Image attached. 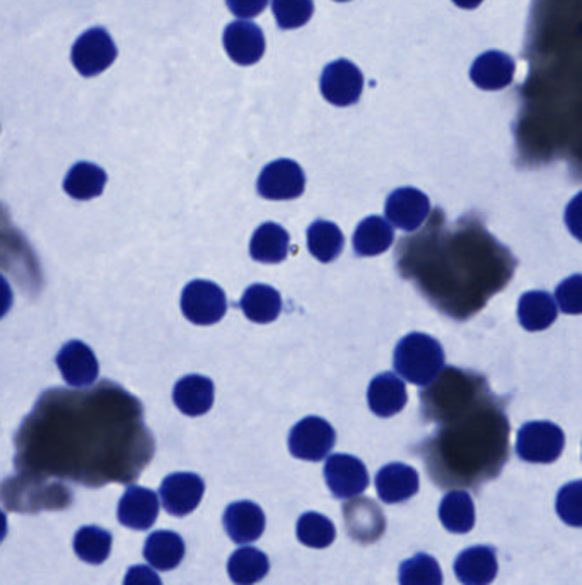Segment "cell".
<instances>
[{
  "mask_svg": "<svg viewBox=\"0 0 582 585\" xmlns=\"http://www.w3.org/2000/svg\"><path fill=\"white\" fill-rule=\"evenodd\" d=\"M395 370L405 381L412 384L426 385L432 384L444 368V351L439 344L438 339L423 335V332H412L405 336L396 344Z\"/></svg>",
  "mask_w": 582,
  "mask_h": 585,
  "instance_id": "cell-1",
  "label": "cell"
},
{
  "mask_svg": "<svg viewBox=\"0 0 582 585\" xmlns=\"http://www.w3.org/2000/svg\"><path fill=\"white\" fill-rule=\"evenodd\" d=\"M566 436L550 421H532L518 432L516 452L521 459L533 464H550L559 459Z\"/></svg>",
  "mask_w": 582,
  "mask_h": 585,
  "instance_id": "cell-2",
  "label": "cell"
},
{
  "mask_svg": "<svg viewBox=\"0 0 582 585\" xmlns=\"http://www.w3.org/2000/svg\"><path fill=\"white\" fill-rule=\"evenodd\" d=\"M181 311L185 317L197 326H212L219 323L227 311L223 288L207 279H195L183 290Z\"/></svg>",
  "mask_w": 582,
  "mask_h": 585,
  "instance_id": "cell-3",
  "label": "cell"
},
{
  "mask_svg": "<svg viewBox=\"0 0 582 585\" xmlns=\"http://www.w3.org/2000/svg\"><path fill=\"white\" fill-rule=\"evenodd\" d=\"M117 45L105 28H91L72 47V63L84 78L102 74L117 59Z\"/></svg>",
  "mask_w": 582,
  "mask_h": 585,
  "instance_id": "cell-4",
  "label": "cell"
},
{
  "mask_svg": "<svg viewBox=\"0 0 582 585\" xmlns=\"http://www.w3.org/2000/svg\"><path fill=\"white\" fill-rule=\"evenodd\" d=\"M335 430L323 418L308 417L290 430L289 451L302 460H323L335 445Z\"/></svg>",
  "mask_w": 582,
  "mask_h": 585,
  "instance_id": "cell-5",
  "label": "cell"
},
{
  "mask_svg": "<svg viewBox=\"0 0 582 585\" xmlns=\"http://www.w3.org/2000/svg\"><path fill=\"white\" fill-rule=\"evenodd\" d=\"M320 87L326 102L335 106H351L363 95L364 75L351 60H335L324 68Z\"/></svg>",
  "mask_w": 582,
  "mask_h": 585,
  "instance_id": "cell-6",
  "label": "cell"
},
{
  "mask_svg": "<svg viewBox=\"0 0 582 585\" xmlns=\"http://www.w3.org/2000/svg\"><path fill=\"white\" fill-rule=\"evenodd\" d=\"M306 177L301 166L293 160H277L262 169L259 194L270 201H290L305 192Z\"/></svg>",
  "mask_w": 582,
  "mask_h": 585,
  "instance_id": "cell-7",
  "label": "cell"
},
{
  "mask_svg": "<svg viewBox=\"0 0 582 585\" xmlns=\"http://www.w3.org/2000/svg\"><path fill=\"white\" fill-rule=\"evenodd\" d=\"M324 480L336 499H354L369 484L368 469L363 460L347 454L330 456L324 464Z\"/></svg>",
  "mask_w": 582,
  "mask_h": 585,
  "instance_id": "cell-8",
  "label": "cell"
},
{
  "mask_svg": "<svg viewBox=\"0 0 582 585\" xmlns=\"http://www.w3.org/2000/svg\"><path fill=\"white\" fill-rule=\"evenodd\" d=\"M429 211V197L414 187H402L391 192L384 208L388 221L403 232H415L427 220Z\"/></svg>",
  "mask_w": 582,
  "mask_h": 585,
  "instance_id": "cell-9",
  "label": "cell"
},
{
  "mask_svg": "<svg viewBox=\"0 0 582 585\" xmlns=\"http://www.w3.org/2000/svg\"><path fill=\"white\" fill-rule=\"evenodd\" d=\"M204 491L205 484L200 476L193 472H176L163 481L159 493L166 511L176 517H183L195 511Z\"/></svg>",
  "mask_w": 582,
  "mask_h": 585,
  "instance_id": "cell-10",
  "label": "cell"
},
{
  "mask_svg": "<svg viewBox=\"0 0 582 585\" xmlns=\"http://www.w3.org/2000/svg\"><path fill=\"white\" fill-rule=\"evenodd\" d=\"M56 362L63 381L72 387H90L98 378V360L84 342L71 341L63 344Z\"/></svg>",
  "mask_w": 582,
  "mask_h": 585,
  "instance_id": "cell-11",
  "label": "cell"
},
{
  "mask_svg": "<svg viewBox=\"0 0 582 585\" xmlns=\"http://www.w3.org/2000/svg\"><path fill=\"white\" fill-rule=\"evenodd\" d=\"M224 48L239 66H253L265 54V36L250 21H235L224 30Z\"/></svg>",
  "mask_w": 582,
  "mask_h": 585,
  "instance_id": "cell-12",
  "label": "cell"
},
{
  "mask_svg": "<svg viewBox=\"0 0 582 585\" xmlns=\"http://www.w3.org/2000/svg\"><path fill=\"white\" fill-rule=\"evenodd\" d=\"M159 514V500L153 490L129 487L120 499L118 518L130 529H151Z\"/></svg>",
  "mask_w": 582,
  "mask_h": 585,
  "instance_id": "cell-13",
  "label": "cell"
},
{
  "mask_svg": "<svg viewBox=\"0 0 582 585\" xmlns=\"http://www.w3.org/2000/svg\"><path fill=\"white\" fill-rule=\"evenodd\" d=\"M224 527L233 541L248 545L257 541L265 530V514L253 502H236L224 514Z\"/></svg>",
  "mask_w": 582,
  "mask_h": 585,
  "instance_id": "cell-14",
  "label": "cell"
},
{
  "mask_svg": "<svg viewBox=\"0 0 582 585\" xmlns=\"http://www.w3.org/2000/svg\"><path fill=\"white\" fill-rule=\"evenodd\" d=\"M407 401V387L399 375L387 372L372 378L369 384L368 402L376 417H395L405 408Z\"/></svg>",
  "mask_w": 582,
  "mask_h": 585,
  "instance_id": "cell-15",
  "label": "cell"
},
{
  "mask_svg": "<svg viewBox=\"0 0 582 585\" xmlns=\"http://www.w3.org/2000/svg\"><path fill=\"white\" fill-rule=\"evenodd\" d=\"M497 570V554L490 547L468 548L454 562V574L463 585L492 584Z\"/></svg>",
  "mask_w": 582,
  "mask_h": 585,
  "instance_id": "cell-16",
  "label": "cell"
},
{
  "mask_svg": "<svg viewBox=\"0 0 582 585\" xmlns=\"http://www.w3.org/2000/svg\"><path fill=\"white\" fill-rule=\"evenodd\" d=\"M514 60L502 51L490 50L482 54L473 62L470 78L480 90H504L514 78Z\"/></svg>",
  "mask_w": 582,
  "mask_h": 585,
  "instance_id": "cell-17",
  "label": "cell"
},
{
  "mask_svg": "<svg viewBox=\"0 0 582 585\" xmlns=\"http://www.w3.org/2000/svg\"><path fill=\"white\" fill-rule=\"evenodd\" d=\"M214 393L211 378L204 375H187L175 385L173 401L187 417H202L211 411Z\"/></svg>",
  "mask_w": 582,
  "mask_h": 585,
  "instance_id": "cell-18",
  "label": "cell"
},
{
  "mask_svg": "<svg viewBox=\"0 0 582 585\" xmlns=\"http://www.w3.org/2000/svg\"><path fill=\"white\" fill-rule=\"evenodd\" d=\"M418 475L407 464L384 466L376 476V490L384 503H400L412 499L418 491Z\"/></svg>",
  "mask_w": 582,
  "mask_h": 585,
  "instance_id": "cell-19",
  "label": "cell"
},
{
  "mask_svg": "<svg viewBox=\"0 0 582 585\" xmlns=\"http://www.w3.org/2000/svg\"><path fill=\"white\" fill-rule=\"evenodd\" d=\"M345 518H347L352 538L357 541H376L379 536L383 535L384 527H387L383 512L379 511L378 505L368 499L347 503Z\"/></svg>",
  "mask_w": 582,
  "mask_h": 585,
  "instance_id": "cell-20",
  "label": "cell"
},
{
  "mask_svg": "<svg viewBox=\"0 0 582 585\" xmlns=\"http://www.w3.org/2000/svg\"><path fill=\"white\" fill-rule=\"evenodd\" d=\"M289 233L277 223L260 224L251 236L250 254L257 262L278 264L289 254Z\"/></svg>",
  "mask_w": 582,
  "mask_h": 585,
  "instance_id": "cell-21",
  "label": "cell"
},
{
  "mask_svg": "<svg viewBox=\"0 0 582 585\" xmlns=\"http://www.w3.org/2000/svg\"><path fill=\"white\" fill-rule=\"evenodd\" d=\"M395 241V232L390 221L379 217H369L360 221L354 233V250L359 257H375L383 254Z\"/></svg>",
  "mask_w": 582,
  "mask_h": 585,
  "instance_id": "cell-22",
  "label": "cell"
},
{
  "mask_svg": "<svg viewBox=\"0 0 582 585\" xmlns=\"http://www.w3.org/2000/svg\"><path fill=\"white\" fill-rule=\"evenodd\" d=\"M144 557L154 569L168 570L180 565L185 557V542L173 530H156L145 541Z\"/></svg>",
  "mask_w": 582,
  "mask_h": 585,
  "instance_id": "cell-23",
  "label": "cell"
},
{
  "mask_svg": "<svg viewBox=\"0 0 582 585\" xmlns=\"http://www.w3.org/2000/svg\"><path fill=\"white\" fill-rule=\"evenodd\" d=\"M557 303L545 291H527L521 296L518 317L521 326L530 332L548 329L557 320Z\"/></svg>",
  "mask_w": 582,
  "mask_h": 585,
  "instance_id": "cell-24",
  "label": "cell"
},
{
  "mask_svg": "<svg viewBox=\"0 0 582 585\" xmlns=\"http://www.w3.org/2000/svg\"><path fill=\"white\" fill-rule=\"evenodd\" d=\"M239 307L251 323L270 324L281 315L282 299L274 288L266 286V284H253L245 291Z\"/></svg>",
  "mask_w": 582,
  "mask_h": 585,
  "instance_id": "cell-25",
  "label": "cell"
},
{
  "mask_svg": "<svg viewBox=\"0 0 582 585\" xmlns=\"http://www.w3.org/2000/svg\"><path fill=\"white\" fill-rule=\"evenodd\" d=\"M442 526L454 535H466L475 526V505L466 491H450L439 505Z\"/></svg>",
  "mask_w": 582,
  "mask_h": 585,
  "instance_id": "cell-26",
  "label": "cell"
},
{
  "mask_svg": "<svg viewBox=\"0 0 582 585\" xmlns=\"http://www.w3.org/2000/svg\"><path fill=\"white\" fill-rule=\"evenodd\" d=\"M106 172L93 163H78L67 173L63 180V190L78 201H90L94 197L102 196L105 189Z\"/></svg>",
  "mask_w": 582,
  "mask_h": 585,
  "instance_id": "cell-27",
  "label": "cell"
},
{
  "mask_svg": "<svg viewBox=\"0 0 582 585\" xmlns=\"http://www.w3.org/2000/svg\"><path fill=\"white\" fill-rule=\"evenodd\" d=\"M270 563L265 553L254 548H239L227 563L229 577L236 585H253L269 574Z\"/></svg>",
  "mask_w": 582,
  "mask_h": 585,
  "instance_id": "cell-28",
  "label": "cell"
},
{
  "mask_svg": "<svg viewBox=\"0 0 582 585\" xmlns=\"http://www.w3.org/2000/svg\"><path fill=\"white\" fill-rule=\"evenodd\" d=\"M308 248L320 262H332L344 250V233L332 221H314L308 229Z\"/></svg>",
  "mask_w": 582,
  "mask_h": 585,
  "instance_id": "cell-29",
  "label": "cell"
},
{
  "mask_svg": "<svg viewBox=\"0 0 582 585\" xmlns=\"http://www.w3.org/2000/svg\"><path fill=\"white\" fill-rule=\"evenodd\" d=\"M111 538L108 530L102 527L87 526L78 530L74 539V550L78 557L84 562L99 565L105 562L106 558L111 553Z\"/></svg>",
  "mask_w": 582,
  "mask_h": 585,
  "instance_id": "cell-30",
  "label": "cell"
},
{
  "mask_svg": "<svg viewBox=\"0 0 582 585\" xmlns=\"http://www.w3.org/2000/svg\"><path fill=\"white\" fill-rule=\"evenodd\" d=\"M297 539L309 548H326L335 541L332 520L317 512H308L297 520Z\"/></svg>",
  "mask_w": 582,
  "mask_h": 585,
  "instance_id": "cell-31",
  "label": "cell"
},
{
  "mask_svg": "<svg viewBox=\"0 0 582 585\" xmlns=\"http://www.w3.org/2000/svg\"><path fill=\"white\" fill-rule=\"evenodd\" d=\"M400 585H442L441 566L430 554H415L400 566Z\"/></svg>",
  "mask_w": 582,
  "mask_h": 585,
  "instance_id": "cell-32",
  "label": "cell"
},
{
  "mask_svg": "<svg viewBox=\"0 0 582 585\" xmlns=\"http://www.w3.org/2000/svg\"><path fill=\"white\" fill-rule=\"evenodd\" d=\"M275 20L282 30L301 28L313 17V0H274L272 2Z\"/></svg>",
  "mask_w": 582,
  "mask_h": 585,
  "instance_id": "cell-33",
  "label": "cell"
},
{
  "mask_svg": "<svg viewBox=\"0 0 582 585\" xmlns=\"http://www.w3.org/2000/svg\"><path fill=\"white\" fill-rule=\"evenodd\" d=\"M555 508L567 526L582 527V480L560 488Z\"/></svg>",
  "mask_w": 582,
  "mask_h": 585,
  "instance_id": "cell-34",
  "label": "cell"
},
{
  "mask_svg": "<svg viewBox=\"0 0 582 585\" xmlns=\"http://www.w3.org/2000/svg\"><path fill=\"white\" fill-rule=\"evenodd\" d=\"M555 299L563 314H582V274L571 276L557 286Z\"/></svg>",
  "mask_w": 582,
  "mask_h": 585,
  "instance_id": "cell-35",
  "label": "cell"
},
{
  "mask_svg": "<svg viewBox=\"0 0 582 585\" xmlns=\"http://www.w3.org/2000/svg\"><path fill=\"white\" fill-rule=\"evenodd\" d=\"M227 8L241 20L259 16L265 11L269 0H226Z\"/></svg>",
  "mask_w": 582,
  "mask_h": 585,
  "instance_id": "cell-36",
  "label": "cell"
},
{
  "mask_svg": "<svg viewBox=\"0 0 582 585\" xmlns=\"http://www.w3.org/2000/svg\"><path fill=\"white\" fill-rule=\"evenodd\" d=\"M566 224L574 238L582 242V192L572 199L566 208Z\"/></svg>",
  "mask_w": 582,
  "mask_h": 585,
  "instance_id": "cell-37",
  "label": "cell"
},
{
  "mask_svg": "<svg viewBox=\"0 0 582 585\" xmlns=\"http://www.w3.org/2000/svg\"><path fill=\"white\" fill-rule=\"evenodd\" d=\"M123 585H163L153 569L135 565L127 572Z\"/></svg>",
  "mask_w": 582,
  "mask_h": 585,
  "instance_id": "cell-38",
  "label": "cell"
},
{
  "mask_svg": "<svg viewBox=\"0 0 582 585\" xmlns=\"http://www.w3.org/2000/svg\"><path fill=\"white\" fill-rule=\"evenodd\" d=\"M458 8L462 9H477L484 0H453Z\"/></svg>",
  "mask_w": 582,
  "mask_h": 585,
  "instance_id": "cell-39",
  "label": "cell"
},
{
  "mask_svg": "<svg viewBox=\"0 0 582 585\" xmlns=\"http://www.w3.org/2000/svg\"><path fill=\"white\" fill-rule=\"evenodd\" d=\"M338 2H347V0H338Z\"/></svg>",
  "mask_w": 582,
  "mask_h": 585,
  "instance_id": "cell-40",
  "label": "cell"
}]
</instances>
